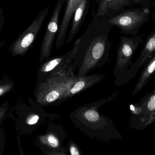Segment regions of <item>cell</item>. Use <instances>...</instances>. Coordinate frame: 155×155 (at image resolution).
I'll return each instance as SVG.
<instances>
[{"label": "cell", "mask_w": 155, "mask_h": 155, "mask_svg": "<svg viewBox=\"0 0 155 155\" xmlns=\"http://www.w3.org/2000/svg\"><path fill=\"white\" fill-rule=\"evenodd\" d=\"M82 0H67L66 7L56 37V48L58 49L64 43L68 27L75 10Z\"/></svg>", "instance_id": "cell-9"}, {"label": "cell", "mask_w": 155, "mask_h": 155, "mask_svg": "<svg viewBox=\"0 0 155 155\" xmlns=\"http://www.w3.org/2000/svg\"><path fill=\"white\" fill-rule=\"evenodd\" d=\"M72 70L71 66L66 71L37 83L34 93L36 103L46 105L67 98V93L77 77Z\"/></svg>", "instance_id": "cell-2"}, {"label": "cell", "mask_w": 155, "mask_h": 155, "mask_svg": "<svg viewBox=\"0 0 155 155\" xmlns=\"http://www.w3.org/2000/svg\"><path fill=\"white\" fill-rule=\"evenodd\" d=\"M50 6L40 12L33 22L10 45L9 52L13 56H24L28 52L38 36L49 12Z\"/></svg>", "instance_id": "cell-4"}, {"label": "cell", "mask_w": 155, "mask_h": 155, "mask_svg": "<svg viewBox=\"0 0 155 155\" xmlns=\"http://www.w3.org/2000/svg\"><path fill=\"white\" fill-rule=\"evenodd\" d=\"M70 153L71 155H80L79 151L74 145H72L70 147Z\"/></svg>", "instance_id": "cell-20"}, {"label": "cell", "mask_w": 155, "mask_h": 155, "mask_svg": "<svg viewBox=\"0 0 155 155\" xmlns=\"http://www.w3.org/2000/svg\"><path fill=\"white\" fill-rule=\"evenodd\" d=\"M133 4L142 5L144 8H150L152 0H132Z\"/></svg>", "instance_id": "cell-17"}, {"label": "cell", "mask_w": 155, "mask_h": 155, "mask_svg": "<svg viewBox=\"0 0 155 155\" xmlns=\"http://www.w3.org/2000/svg\"><path fill=\"white\" fill-rule=\"evenodd\" d=\"M40 143L49 146L52 148H57L59 147V140L57 137L52 134H49L45 136H41L39 137Z\"/></svg>", "instance_id": "cell-13"}, {"label": "cell", "mask_w": 155, "mask_h": 155, "mask_svg": "<svg viewBox=\"0 0 155 155\" xmlns=\"http://www.w3.org/2000/svg\"><path fill=\"white\" fill-rule=\"evenodd\" d=\"M153 8H154L153 13V19L154 22V25L153 30V32H154V31H155V1L154 2L153 4Z\"/></svg>", "instance_id": "cell-22"}, {"label": "cell", "mask_w": 155, "mask_h": 155, "mask_svg": "<svg viewBox=\"0 0 155 155\" xmlns=\"http://www.w3.org/2000/svg\"><path fill=\"white\" fill-rule=\"evenodd\" d=\"M149 8H138L123 11L108 19V22L125 35H136L142 26L149 20Z\"/></svg>", "instance_id": "cell-3"}, {"label": "cell", "mask_w": 155, "mask_h": 155, "mask_svg": "<svg viewBox=\"0 0 155 155\" xmlns=\"http://www.w3.org/2000/svg\"><path fill=\"white\" fill-rule=\"evenodd\" d=\"M5 145L4 129L0 128V155H3Z\"/></svg>", "instance_id": "cell-16"}, {"label": "cell", "mask_w": 155, "mask_h": 155, "mask_svg": "<svg viewBox=\"0 0 155 155\" xmlns=\"http://www.w3.org/2000/svg\"><path fill=\"white\" fill-rule=\"evenodd\" d=\"M67 0H57L53 12L47 24L45 32L41 44L39 58L40 62L50 58L54 39L59 30V20L60 14L64 5Z\"/></svg>", "instance_id": "cell-6"}, {"label": "cell", "mask_w": 155, "mask_h": 155, "mask_svg": "<svg viewBox=\"0 0 155 155\" xmlns=\"http://www.w3.org/2000/svg\"><path fill=\"white\" fill-rule=\"evenodd\" d=\"M14 87V83L7 77L0 79V97L12 91Z\"/></svg>", "instance_id": "cell-12"}, {"label": "cell", "mask_w": 155, "mask_h": 155, "mask_svg": "<svg viewBox=\"0 0 155 155\" xmlns=\"http://www.w3.org/2000/svg\"><path fill=\"white\" fill-rule=\"evenodd\" d=\"M89 4V0H82L78 6L73 15L71 27L66 43L71 42L80 30L88 13Z\"/></svg>", "instance_id": "cell-10"}, {"label": "cell", "mask_w": 155, "mask_h": 155, "mask_svg": "<svg viewBox=\"0 0 155 155\" xmlns=\"http://www.w3.org/2000/svg\"><path fill=\"white\" fill-rule=\"evenodd\" d=\"M109 18L93 16L84 32L79 37L78 49L74 58L75 61H81L79 77L84 76L108 58L111 46L108 35L114 26L108 22Z\"/></svg>", "instance_id": "cell-1"}, {"label": "cell", "mask_w": 155, "mask_h": 155, "mask_svg": "<svg viewBox=\"0 0 155 155\" xmlns=\"http://www.w3.org/2000/svg\"><path fill=\"white\" fill-rule=\"evenodd\" d=\"M9 110L8 101H6L0 106V127L3 121L7 117V114Z\"/></svg>", "instance_id": "cell-14"}, {"label": "cell", "mask_w": 155, "mask_h": 155, "mask_svg": "<svg viewBox=\"0 0 155 155\" xmlns=\"http://www.w3.org/2000/svg\"><path fill=\"white\" fill-rule=\"evenodd\" d=\"M5 42V41H2L0 42V48L4 45Z\"/></svg>", "instance_id": "cell-23"}, {"label": "cell", "mask_w": 155, "mask_h": 155, "mask_svg": "<svg viewBox=\"0 0 155 155\" xmlns=\"http://www.w3.org/2000/svg\"><path fill=\"white\" fill-rule=\"evenodd\" d=\"M101 76L99 75L91 76H81L77 77L67 95V97L85 90L87 88L94 85L100 80Z\"/></svg>", "instance_id": "cell-11"}, {"label": "cell", "mask_w": 155, "mask_h": 155, "mask_svg": "<svg viewBox=\"0 0 155 155\" xmlns=\"http://www.w3.org/2000/svg\"><path fill=\"white\" fill-rule=\"evenodd\" d=\"M5 17L4 15V12L0 5V35L2 32L3 27L4 24Z\"/></svg>", "instance_id": "cell-18"}, {"label": "cell", "mask_w": 155, "mask_h": 155, "mask_svg": "<svg viewBox=\"0 0 155 155\" xmlns=\"http://www.w3.org/2000/svg\"><path fill=\"white\" fill-rule=\"evenodd\" d=\"M7 117L15 123L16 131L19 134L27 133L31 128L39 122L40 117L22 102H18L9 110Z\"/></svg>", "instance_id": "cell-7"}, {"label": "cell", "mask_w": 155, "mask_h": 155, "mask_svg": "<svg viewBox=\"0 0 155 155\" xmlns=\"http://www.w3.org/2000/svg\"><path fill=\"white\" fill-rule=\"evenodd\" d=\"M79 42V38H77L74 42L72 48L65 54L46 60L38 70L37 83L45 81L52 76L69 69L72 62L75 58Z\"/></svg>", "instance_id": "cell-5"}, {"label": "cell", "mask_w": 155, "mask_h": 155, "mask_svg": "<svg viewBox=\"0 0 155 155\" xmlns=\"http://www.w3.org/2000/svg\"><path fill=\"white\" fill-rule=\"evenodd\" d=\"M155 70V59L153 61V62L150 64L148 67V71L149 72L152 73Z\"/></svg>", "instance_id": "cell-21"}, {"label": "cell", "mask_w": 155, "mask_h": 155, "mask_svg": "<svg viewBox=\"0 0 155 155\" xmlns=\"http://www.w3.org/2000/svg\"><path fill=\"white\" fill-rule=\"evenodd\" d=\"M84 116L87 120L91 122H96L99 118L98 113L93 110L87 111L84 114Z\"/></svg>", "instance_id": "cell-15"}, {"label": "cell", "mask_w": 155, "mask_h": 155, "mask_svg": "<svg viewBox=\"0 0 155 155\" xmlns=\"http://www.w3.org/2000/svg\"><path fill=\"white\" fill-rule=\"evenodd\" d=\"M97 10L93 16L111 17L133 5L132 0H96Z\"/></svg>", "instance_id": "cell-8"}, {"label": "cell", "mask_w": 155, "mask_h": 155, "mask_svg": "<svg viewBox=\"0 0 155 155\" xmlns=\"http://www.w3.org/2000/svg\"><path fill=\"white\" fill-rule=\"evenodd\" d=\"M148 108L151 111L155 110V96H153L151 97L148 104Z\"/></svg>", "instance_id": "cell-19"}]
</instances>
